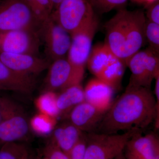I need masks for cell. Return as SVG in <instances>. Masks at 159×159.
<instances>
[{
	"label": "cell",
	"mask_w": 159,
	"mask_h": 159,
	"mask_svg": "<svg viewBox=\"0 0 159 159\" xmlns=\"http://www.w3.org/2000/svg\"><path fill=\"white\" fill-rule=\"evenodd\" d=\"M41 40L49 60L66 58L70 47V34L60 26L51 16L41 23L39 28Z\"/></svg>",
	"instance_id": "cell-9"
},
{
	"label": "cell",
	"mask_w": 159,
	"mask_h": 159,
	"mask_svg": "<svg viewBox=\"0 0 159 159\" xmlns=\"http://www.w3.org/2000/svg\"><path fill=\"white\" fill-rule=\"evenodd\" d=\"M54 7V9H56L57 6L64 0H50Z\"/></svg>",
	"instance_id": "cell-31"
},
{
	"label": "cell",
	"mask_w": 159,
	"mask_h": 159,
	"mask_svg": "<svg viewBox=\"0 0 159 159\" xmlns=\"http://www.w3.org/2000/svg\"><path fill=\"white\" fill-rule=\"evenodd\" d=\"M0 59L11 70L31 76L40 74L51 64L48 59L29 54L0 53Z\"/></svg>",
	"instance_id": "cell-13"
},
{
	"label": "cell",
	"mask_w": 159,
	"mask_h": 159,
	"mask_svg": "<svg viewBox=\"0 0 159 159\" xmlns=\"http://www.w3.org/2000/svg\"><path fill=\"white\" fill-rule=\"evenodd\" d=\"M43 153V156L48 159H69L67 154L51 142H49L44 148Z\"/></svg>",
	"instance_id": "cell-26"
},
{
	"label": "cell",
	"mask_w": 159,
	"mask_h": 159,
	"mask_svg": "<svg viewBox=\"0 0 159 159\" xmlns=\"http://www.w3.org/2000/svg\"><path fill=\"white\" fill-rule=\"evenodd\" d=\"M134 1L138 2L145 4L146 6H148L152 3H153V2H155L157 0H134Z\"/></svg>",
	"instance_id": "cell-30"
},
{
	"label": "cell",
	"mask_w": 159,
	"mask_h": 159,
	"mask_svg": "<svg viewBox=\"0 0 159 159\" xmlns=\"http://www.w3.org/2000/svg\"><path fill=\"white\" fill-rule=\"evenodd\" d=\"M124 154H125V159H139L127 152L125 151V153H124Z\"/></svg>",
	"instance_id": "cell-32"
},
{
	"label": "cell",
	"mask_w": 159,
	"mask_h": 159,
	"mask_svg": "<svg viewBox=\"0 0 159 159\" xmlns=\"http://www.w3.org/2000/svg\"><path fill=\"white\" fill-rule=\"evenodd\" d=\"M87 65L95 77L107 84L114 90L121 87L126 66L104 43L92 48Z\"/></svg>",
	"instance_id": "cell-3"
},
{
	"label": "cell",
	"mask_w": 159,
	"mask_h": 159,
	"mask_svg": "<svg viewBox=\"0 0 159 159\" xmlns=\"http://www.w3.org/2000/svg\"><path fill=\"white\" fill-rule=\"evenodd\" d=\"M98 21L95 17L90 22L71 34L70 47L67 59L75 69L84 72L92 45L98 29Z\"/></svg>",
	"instance_id": "cell-11"
},
{
	"label": "cell",
	"mask_w": 159,
	"mask_h": 159,
	"mask_svg": "<svg viewBox=\"0 0 159 159\" xmlns=\"http://www.w3.org/2000/svg\"><path fill=\"white\" fill-rule=\"evenodd\" d=\"M93 8L104 13L124 5L127 0H89Z\"/></svg>",
	"instance_id": "cell-25"
},
{
	"label": "cell",
	"mask_w": 159,
	"mask_h": 159,
	"mask_svg": "<svg viewBox=\"0 0 159 159\" xmlns=\"http://www.w3.org/2000/svg\"><path fill=\"white\" fill-rule=\"evenodd\" d=\"M57 93L45 92L35 101V105L39 112L57 119L59 112L56 104Z\"/></svg>",
	"instance_id": "cell-20"
},
{
	"label": "cell",
	"mask_w": 159,
	"mask_h": 159,
	"mask_svg": "<svg viewBox=\"0 0 159 159\" xmlns=\"http://www.w3.org/2000/svg\"><path fill=\"white\" fill-rule=\"evenodd\" d=\"M106 112L84 101L75 106L67 117L77 128L89 133L95 132Z\"/></svg>",
	"instance_id": "cell-14"
},
{
	"label": "cell",
	"mask_w": 159,
	"mask_h": 159,
	"mask_svg": "<svg viewBox=\"0 0 159 159\" xmlns=\"http://www.w3.org/2000/svg\"><path fill=\"white\" fill-rule=\"evenodd\" d=\"M124 152L120 153V154L117 157H116L114 159H125V154H124Z\"/></svg>",
	"instance_id": "cell-33"
},
{
	"label": "cell",
	"mask_w": 159,
	"mask_h": 159,
	"mask_svg": "<svg viewBox=\"0 0 159 159\" xmlns=\"http://www.w3.org/2000/svg\"><path fill=\"white\" fill-rule=\"evenodd\" d=\"M41 41L38 31L36 30L0 31V53L36 56L39 53Z\"/></svg>",
	"instance_id": "cell-10"
},
{
	"label": "cell",
	"mask_w": 159,
	"mask_h": 159,
	"mask_svg": "<svg viewBox=\"0 0 159 159\" xmlns=\"http://www.w3.org/2000/svg\"><path fill=\"white\" fill-rule=\"evenodd\" d=\"M30 128L29 121L21 107L11 99L1 97L0 144L25 139Z\"/></svg>",
	"instance_id": "cell-5"
},
{
	"label": "cell",
	"mask_w": 159,
	"mask_h": 159,
	"mask_svg": "<svg viewBox=\"0 0 159 159\" xmlns=\"http://www.w3.org/2000/svg\"><path fill=\"white\" fill-rule=\"evenodd\" d=\"M27 156L25 147L16 142L5 143L0 150V159H23Z\"/></svg>",
	"instance_id": "cell-23"
},
{
	"label": "cell",
	"mask_w": 159,
	"mask_h": 159,
	"mask_svg": "<svg viewBox=\"0 0 159 159\" xmlns=\"http://www.w3.org/2000/svg\"><path fill=\"white\" fill-rule=\"evenodd\" d=\"M86 145V139L84 135L68 154L69 159H84Z\"/></svg>",
	"instance_id": "cell-27"
},
{
	"label": "cell",
	"mask_w": 159,
	"mask_h": 159,
	"mask_svg": "<svg viewBox=\"0 0 159 159\" xmlns=\"http://www.w3.org/2000/svg\"><path fill=\"white\" fill-rule=\"evenodd\" d=\"M51 17L71 35L96 16L89 0H64L54 9Z\"/></svg>",
	"instance_id": "cell-6"
},
{
	"label": "cell",
	"mask_w": 159,
	"mask_h": 159,
	"mask_svg": "<svg viewBox=\"0 0 159 159\" xmlns=\"http://www.w3.org/2000/svg\"><path fill=\"white\" fill-rule=\"evenodd\" d=\"M41 24L25 0L0 1V31L38 30Z\"/></svg>",
	"instance_id": "cell-7"
},
{
	"label": "cell",
	"mask_w": 159,
	"mask_h": 159,
	"mask_svg": "<svg viewBox=\"0 0 159 159\" xmlns=\"http://www.w3.org/2000/svg\"><path fill=\"white\" fill-rule=\"evenodd\" d=\"M84 101V91L81 84L71 86L60 91L56 98L59 117L67 116L75 106Z\"/></svg>",
	"instance_id": "cell-19"
},
{
	"label": "cell",
	"mask_w": 159,
	"mask_h": 159,
	"mask_svg": "<svg viewBox=\"0 0 159 159\" xmlns=\"http://www.w3.org/2000/svg\"><path fill=\"white\" fill-rule=\"evenodd\" d=\"M44 81L45 92L56 93L81 84L84 72L75 69L67 58L55 60L50 64Z\"/></svg>",
	"instance_id": "cell-12"
},
{
	"label": "cell",
	"mask_w": 159,
	"mask_h": 159,
	"mask_svg": "<svg viewBox=\"0 0 159 159\" xmlns=\"http://www.w3.org/2000/svg\"><path fill=\"white\" fill-rule=\"evenodd\" d=\"M125 150L139 159H159V139L154 134H136L127 142Z\"/></svg>",
	"instance_id": "cell-17"
},
{
	"label": "cell",
	"mask_w": 159,
	"mask_h": 159,
	"mask_svg": "<svg viewBox=\"0 0 159 159\" xmlns=\"http://www.w3.org/2000/svg\"><path fill=\"white\" fill-rule=\"evenodd\" d=\"M84 133L70 122L67 121L54 128L50 142L68 154L84 135Z\"/></svg>",
	"instance_id": "cell-18"
},
{
	"label": "cell",
	"mask_w": 159,
	"mask_h": 159,
	"mask_svg": "<svg viewBox=\"0 0 159 159\" xmlns=\"http://www.w3.org/2000/svg\"><path fill=\"white\" fill-rule=\"evenodd\" d=\"M1 119V97H0V122Z\"/></svg>",
	"instance_id": "cell-35"
},
{
	"label": "cell",
	"mask_w": 159,
	"mask_h": 159,
	"mask_svg": "<svg viewBox=\"0 0 159 159\" xmlns=\"http://www.w3.org/2000/svg\"><path fill=\"white\" fill-rule=\"evenodd\" d=\"M56 121L57 119L39 112L31 119L29 123L30 128L36 134L44 136L54 130Z\"/></svg>",
	"instance_id": "cell-21"
},
{
	"label": "cell",
	"mask_w": 159,
	"mask_h": 159,
	"mask_svg": "<svg viewBox=\"0 0 159 159\" xmlns=\"http://www.w3.org/2000/svg\"><path fill=\"white\" fill-rule=\"evenodd\" d=\"M155 95L156 100L157 112L159 114V75L155 78Z\"/></svg>",
	"instance_id": "cell-29"
},
{
	"label": "cell",
	"mask_w": 159,
	"mask_h": 159,
	"mask_svg": "<svg viewBox=\"0 0 159 159\" xmlns=\"http://www.w3.org/2000/svg\"><path fill=\"white\" fill-rule=\"evenodd\" d=\"M145 22L142 10L121 9L106 23L104 43L126 66L145 43Z\"/></svg>",
	"instance_id": "cell-2"
},
{
	"label": "cell",
	"mask_w": 159,
	"mask_h": 159,
	"mask_svg": "<svg viewBox=\"0 0 159 159\" xmlns=\"http://www.w3.org/2000/svg\"><path fill=\"white\" fill-rule=\"evenodd\" d=\"M35 85L34 76L16 72L0 59V90L29 94L33 92Z\"/></svg>",
	"instance_id": "cell-15"
},
{
	"label": "cell",
	"mask_w": 159,
	"mask_h": 159,
	"mask_svg": "<svg viewBox=\"0 0 159 159\" xmlns=\"http://www.w3.org/2000/svg\"><path fill=\"white\" fill-rule=\"evenodd\" d=\"M159 116L151 89L127 86L107 111L95 132L114 134L135 128L142 130L153 121L158 128Z\"/></svg>",
	"instance_id": "cell-1"
},
{
	"label": "cell",
	"mask_w": 159,
	"mask_h": 159,
	"mask_svg": "<svg viewBox=\"0 0 159 159\" xmlns=\"http://www.w3.org/2000/svg\"><path fill=\"white\" fill-rule=\"evenodd\" d=\"M126 66L131 75L128 86L151 89L154 79L159 75V55L150 49L139 51L128 61Z\"/></svg>",
	"instance_id": "cell-8"
},
{
	"label": "cell",
	"mask_w": 159,
	"mask_h": 159,
	"mask_svg": "<svg viewBox=\"0 0 159 159\" xmlns=\"http://www.w3.org/2000/svg\"><path fill=\"white\" fill-rule=\"evenodd\" d=\"M29 156H27L26 157H25V158H24L23 159H29Z\"/></svg>",
	"instance_id": "cell-36"
},
{
	"label": "cell",
	"mask_w": 159,
	"mask_h": 159,
	"mask_svg": "<svg viewBox=\"0 0 159 159\" xmlns=\"http://www.w3.org/2000/svg\"><path fill=\"white\" fill-rule=\"evenodd\" d=\"M84 91L85 101L100 110L106 112L113 102L114 89L96 77L87 83Z\"/></svg>",
	"instance_id": "cell-16"
},
{
	"label": "cell",
	"mask_w": 159,
	"mask_h": 159,
	"mask_svg": "<svg viewBox=\"0 0 159 159\" xmlns=\"http://www.w3.org/2000/svg\"><path fill=\"white\" fill-rule=\"evenodd\" d=\"M142 131V129L135 128L121 134L89 133L86 135L84 159H114L125 151L131 138Z\"/></svg>",
	"instance_id": "cell-4"
},
{
	"label": "cell",
	"mask_w": 159,
	"mask_h": 159,
	"mask_svg": "<svg viewBox=\"0 0 159 159\" xmlns=\"http://www.w3.org/2000/svg\"></svg>",
	"instance_id": "cell-38"
},
{
	"label": "cell",
	"mask_w": 159,
	"mask_h": 159,
	"mask_svg": "<svg viewBox=\"0 0 159 159\" xmlns=\"http://www.w3.org/2000/svg\"><path fill=\"white\" fill-rule=\"evenodd\" d=\"M29 159H48V158L46 157L43 156V157H36L34 158H31L30 159L29 157Z\"/></svg>",
	"instance_id": "cell-34"
},
{
	"label": "cell",
	"mask_w": 159,
	"mask_h": 159,
	"mask_svg": "<svg viewBox=\"0 0 159 159\" xmlns=\"http://www.w3.org/2000/svg\"><path fill=\"white\" fill-rule=\"evenodd\" d=\"M145 17L149 21L159 25V0H157L148 6Z\"/></svg>",
	"instance_id": "cell-28"
},
{
	"label": "cell",
	"mask_w": 159,
	"mask_h": 159,
	"mask_svg": "<svg viewBox=\"0 0 159 159\" xmlns=\"http://www.w3.org/2000/svg\"><path fill=\"white\" fill-rule=\"evenodd\" d=\"M145 39L149 44L148 48L159 54V25L146 20L145 28Z\"/></svg>",
	"instance_id": "cell-24"
},
{
	"label": "cell",
	"mask_w": 159,
	"mask_h": 159,
	"mask_svg": "<svg viewBox=\"0 0 159 159\" xmlns=\"http://www.w3.org/2000/svg\"><path fill=\"white\" fill-rule=\"evenodd\" d=\"M35 17L42 23L51 16L54 10L50 0H25Z\"/></svg>",
	"instance_id": "cell-22"
},
{
	"label": "cell",
	"mask_w": 159,
	"mask_h": 159,
	"mask_svg": "<svg viewBox=\"0 0 159 159\" xmlns=\"http://www.w3.org/2000/svg\"><path fill=\"white\" fill-rule=\"evenodd\" d=\"M0 1H1V0H0Z\"/></svg>",
	"instance_id": "cell-37"
}]
</instances>
